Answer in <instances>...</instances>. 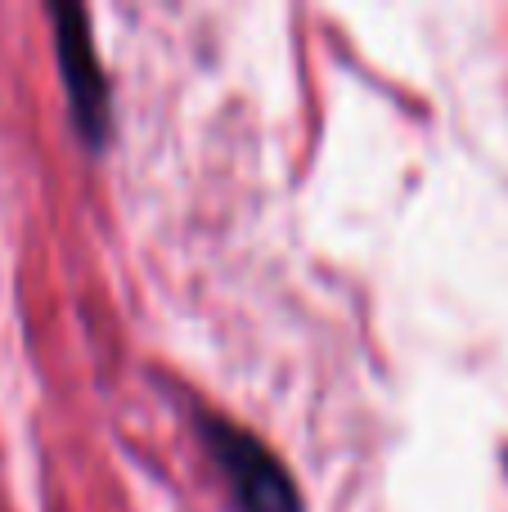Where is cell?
Returning a JSON list of instances; mask_svg holds the SVG:
<instances>
[{"label":"cell","mask_w":508,"mask_h":512,"mask_svg":"<svg viewBox=\"0 0 508 512\" xmlns=\"http://www.w3.org/2000/svg\"><path fill=\"white\" fill-rule=\"evenodd\" d=\"M198 441H203L207 459L216 463V472H221L225 490L234 499V512H306L302 486L293 481V472L248 427L203 409L198 414Z\"/></svg>","instance_id":"obj_1"},{"label":"cell","mask_w":508,"mask_h":512,"mask_svg":"<svg viewBox=\"0 0 508 512\" xmlns=\"http://www.w3.org/2000/svg\"><path fill=\"white\" fill-rule=\"evenodd\" d=\"M50 27L72 131L81 135V144L90 153H99L108 144V131H113V90H108V77L99 68L90 9L77 5V0H50Z\"/></svg>","instance_id":"obj_2"}]
</instances>
